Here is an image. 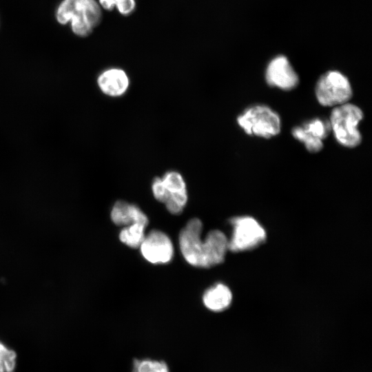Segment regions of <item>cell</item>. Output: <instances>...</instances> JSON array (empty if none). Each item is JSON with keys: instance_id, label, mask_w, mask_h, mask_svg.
I'll return each mask as SVG.
<instances>
[{"instance_id": "6da1fadb", "label": "cell", "mask_w": 372, "mask_h": 372, "mask_svg": "<svg viewBox=\"0 0 372 372\" xmlns=\"http://www.w3.org/2000/svg\"><path fill=\"white\" fill-rule=\"evenodd\" d=\"M200 219H190L179 234L180 252L185 260L196 267L209 268L223 262L228 250V239L220 230H211L204 240Z\"/></svg>"}, {"instance_id": "7a4b0ae2", "label": "cell", "mask_w": 372, "mask_h": 372, "mask_svg": "<svg viewBox=\"0 0 372 372\" xmlns=\"http://www.w3.org/2000/svg\"><path fill=\"white\" fill-rule=\"evenodd\" d=\"M55 18L61 25L70 23L77 37H86L100 23L102 12L96 0H62L56 9Z\"/></svg>"}, {"instance_id": "3957f363", "label": "cell", "mask_w": 372, "mask_h": 372, "mask_svg": "<svg viewBox=\"0 0 372 372\" xmlns=\"http://www.w3.org/2000/svg\"><path fill=\"white\" fill-rule=\"evenodd\" d=\"M362 118V111L353 104L346 103L333 108L329 123L340 144L354 147L360 143L362 136L358 126Z\"/></svg>"}, {"instance_id": "277c9868", "label": "cell", "mask_w": 372, "mask_h": 372, "mask_svg": "<svg viewBox=\"0 0 372 372\" xmlns=\"http://www.w3.org/2000/svg\"><path fill=\"white\" fill-rule=\"evenodd\" d=\"M240 127L249 135L265 138L279 134L278 114L266 105H254L246 109L237 118Z\"/></svg>"}, {"instance_id": "5b68a950", "label": "cell", "mask_w": 372, "mask_h": 372, "mask_svg": "<svg viewBox=\"0 0 372 372\" xmlns=\"http://www.w3.org/2000/svg\"><path fill=\"white\" fill-rule=\"evenodd\" d=\"M316 95L323 106H338L348 103L352 89L348 79L337 71L324 74L318 81Z\"/></svg>"}, {"instance_id": "8992f818", "label": "cell", "mask_w": 372, "mask_h": 372, "mask_svg": "<svg viewBox=\"0 0 372 372\" xmlns=\"http://www.w3.org/2000/svg\"><path fill=\"white\" fill-rule=\"evenodd\" d=\"M233 234L228 240V249L233 252L242 251L256 247L266 238L263 227L249 216L237 217L230 220Z\"/></svg>"}, {"instance_id": "52a82bcc", "label": "cell", "mask_w": 372, "mask_h": 372, "mask_svg": "<svg viewBox=\"0 0 372 372\" xmlns=\"http://www.w3.org/2000/svg\"><path fill=\"white\" fill-rule=\"evenodd\" d=\"M139 247L144 258L152 264L168 263L174 256L171 239L165 233L157 229L145 235Z\"/></svg>"}, {"instance_id": "ba28073f", "label": "cell", "mask_w": 372, "mask_h": 372, "mask_svg": "<svg viewBox=\"0 0 372 372\" xmlns=\"http://www.w3.org/2000/svg\"><path fill=\"white\" fill-rule=\"evenodd\" d=\"M161 179L167 192V199L165 203L167 209L172 214H180L188 199L183 177L178 172L169 171Z\"/></svg>"}, {"instance_id": "9c48e42d", "label": "cell", "mask_w": 372, "mask_h": 372, "mask_svg": "<svg viewBox=\"0 0 372 372\" xmlns=\"http://www.w3.org/2000/svg\"><path fill=\"white\" fill-rule=\"evenodd\" d=\"M267 83L284 90H290L298 84V76L287 59L284 56L274 58L266 70Z\"/></svg>"}, {"instance_id": "30bf717a", "label": "cell", "mask_w": 372, "mask_h": 372, "mask_svg": "<svg viewBox=\"0 0 372 372\" xmlns=\"http://www.w3.org/2000/svg\"><path fill=\"white\" fill-rule=\"evenodd\" d=\"M97 84L105 94L112 97H118L124 94L127 90L130 79L123 70L112 68L99 74Z\"/></svg>"}, {"instance_id": "8fae6325", "label": "cell", "mask_w": 372, "mask_h": 372, "mask_svg": "<svg viewBox=\"0 0 372 372\" xmlns=\"http://www.w3.org/2000/svg\"><path fill=\"white\" fill-rule=\"evenodd\" d=\"M112 222L118 226H128L140 223L145 226L148 224L146 214L136 205L123 200L116 201L110 213Z\"/></svg>"}, {"instance_id": "7c38bea8", "label": "cell", "mask_w": 372, "mask_h": 372, "mask_svg": "<svg viewBox=\"0 0 372 372\" xmlns=\"http://www.w3.org/2000/svg\"><path fill=\"white\" fill-rule=\"evenodd\" d=\"M231 300L232 294L230 289L221 283L208 289L203 296L205 306L215 312L222 311L228 308Z\"/></svg>"}, {"instance_id": "4fadbf2b", "label": "cell", "mask_w": 372, "mask_h": 372, "mask_svg": "<svg viewBox=\"0 0 372 372\" xmlns=\"http://www.w3.org/2000/svg\"><path fill=\"white\" fill-rule=\"evenodd\" d=\"M145 225L140 223L125 226L120 231L119 239L131 248H138L145 236Z\"/></svg>"}, {"instance_id": "5bb4252c", "label": "cell", "mask_w": 372, "mask_h": 372, "mask_svg": "<svg viewBox=\"0 0 372 372\" xmlns=\"http://www.w3.org/2000/svg\"><path fill=\"white\" fill-rule=\"evenodd\" d=\"M131 372H169L167 364L163 360L151 358L134 359Z\"/></svg>"}, {"instance_id": "9a60e30c", "label": "cell", "mask_w": 372, "mask_h": 372, "mask_svg": "<svg viewBox=\"0 0 372 372\" xmlns=\"http://www.w3.org/2000/svg\"><path fill=\"white\" fill-rule=\"evenodd\" d=\"M292 134L295 138L303 143L306 149L310 152H318L323 147L322 140L314 137L301 126L295 127L292 130Z\"/></svg>"}, {"instance_id": "2e32d148", "label": "cell", "mask_w": 372, "mask_h": 372, "mask_svg": "<svg viewBox=\"0 0 372 372\" xmlns=\"http://www.w3.org/2000/svg\"><path fill=\"white\" fill-rule=\"evenodd\" d=\"M314 137L323 140L331 131L329 121L321 118L312 119L301 126Z\"/></svg>"}, {"instance_id": "e0dca14e", "label": "cell", "mask_w": 372, "mask_h": 372, "mask_svg": "<svg viewBox=\"0 0 372 372\" xmlns=\"http://www.w3.org/2000/svg\"><path fill=\"white\" fill-rule=\"evenodd\" d=\"M17 353L0 341V372H14Z\"/></svg>"}, {"instance_id": "ac0fdd59", "label": "cell", "mask_w": 372, "mask_h": 372, "mask_svg": "<svg viewBox=\"0 0 372 372\" xmlns=\"http://www.w3.org/2000/svg\"><path fill=\"white\" fill-rule=\"evenodd\" d=\"M152 190L154 198L165 203L167 199V192L161 178L156 177L152 184Z\"/></svg>"}, {"instance_id": "d6986e66", "label": "cell", "mask_w": 372, "mask_h": 372, "mask_svg": "<svg viewBox=\"0 0 372 372\" xmlns=\"http://www.w3.org/2000/svg\"><path fill=\"white\" fill-rule=\"evenodd\" d=\"M113 2L114 6L123 15H129L135 10V0H113Z\"/></svg>"}]
</instances>
